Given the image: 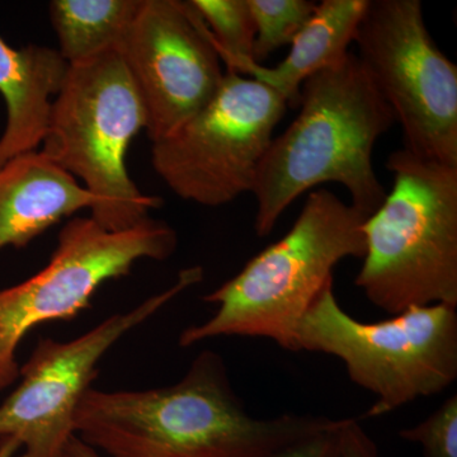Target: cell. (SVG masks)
<instances>
[{
  "label": "cell",
  "instance_id": "5b68a950",
  "mask_svg": "<svg viewBox=\"0 0 457 457\" xmlns=\"http://www.w3.org/2000/svg\"><path fill=\"white\" fill-rule=\"evenodd\" d=\"M146 126L145 107L119 50L69 65L41 153L83 180L96 198L92 218L108 230L137 227L162 204L137 188L126 167L131 140Z\"/></svg>",
  "mask_w": 457,
  "mask_h": 457
},
{
  "label": "cell",
  "instance_id": "ac0fdd59",
  "mask_svg": "<svg viewBox=\"0 0 457 457\" xmlns=\"http://www.w3.org/2000/svg\"><path fill=\"white\" fill-rule=\"evenodd\" d=\"M400 438L420 445L426 457H457V395L414 427L402 429Z\"/></svg>",
  "mask_w": 457,
  "mask_h": 457
},
{
  "label": "cell",
  "instance_id": "8992f818",
  "mask_svg": "<svg viewBox=\"0 0 457 457\" xmlns=\"http://www.w3.org/2000/svg\"><path fill=\"white\" fill-rule=\"evenodd\" d=\"M296 352L332 354L354 384L374 394L369 417L446 390L457 378V306H413L365 323L343 311L333 282L303 315Z\"/></svg>",
  "mask_w": 457,
  "mask_h": 457
},
{
  "label": "cell",
  "instance_id": "6da1fadb",
  "mask_svg": "<svg viewBox=\"0 0 457 457\" xmlns=\"http://www.w3.org/2000/svg\"><path fill=\"white\" fill-rule=\"evenodd\" d=\"M336 420L252 417L220 354L204 351L170 386L117 392L90 386L73 426L80 441L110 457H270Z\"/></svg>",
  "mask_w": 457,
  "mask_h": 457
},
{
  "label": "cell",
  "instance_id": "4fadbf2b",
  "mask_svg": "<svg viewBox=\"0 0 457 457\" xmlns=\"http://www.w3.org/2000/svg\"><path fill=\"white\" fill-rule=\"evenodd\" d=\"M69 64L59 51L42 45L14 49L0 36V93L7 125L0 137V168L16 156L37 152L49 129L54 99Z\"/></svg>",
  "mask_w": 457,
  "mask_h": 457
},
{
  "label": "cell",
  "instance_id": "8fae6325",
  "mask_svg": "<svg viewBox=\"0 0 457 457\" xmlns=\"http://www.w3.org/2000/svg\"><path fill=\"white\" fill-rule=\"evenodd\" d=\"M119 51L153 143L200 112L224 79L212 33L189 0H143Z\"/></svg>",
  "mask_w": 457,
  "mask_h": 457
},
{
  "label": "cell",
  "instance_id": "9a60e30c",
  "mask_svg": "<svg viewBox=\"0 0 457 457\" xmlns=\"http://www.w3.org/2000/svg\"><path fill=\"white\" fill-rule=\"evenodd\" d=\"M143 0H53L50 20L69 65L119 50Z\"/></svg>",
  "mask_w": 457,
  "mask_h": 457
},
{
  "label": "cell",
  "instance_id": "7a4b0ae2",
  "mask_svg": "<svg viewBox=\"0 0 457 457\" xmlns=\"http://www.w3.org/2000/svg\"><path fill=\"white\" fill-rule=\"evenodd\" d=\"M299 107L258 168L252 192L258 237L272 233L295 200L324 183L342 185L352 206L368 218L387 195L376 176L372 152L396 122L395 114L356 54L306 79Z\"/></svg>",
  "mask_w": 457,
  "mask_h": 457
},
{
  "label": "cell",
  "instance_id": "d6986e66",
  "mask_svg": "<svg viewBox=\"0 0 457 457\" xmlns=\"http://www.w3.org/2000/svg\"><path fill=\"white\" fill-rule=\"evenodd\" d=\"M343 420H337L335 425L314 435L308 436L279 450L270 457H341V427ZM64 457H101L97 451L77 441L66 450Z\"/></svg>",
  "mask_w": 457,
  "mask_h": 457
},
{
  "label": "cell",
  "instance_id": "ffe728a7",
  "mask_svg": "<svg viewBox=\"0 0 457 457\" xmlns=\"http://www.w3.org/2000/svg\"><path fill=\"white\" fill-rule=\"evenodd\" d=\"M341 457H381L375 441L356 420H343Z\"/></svg>",
  "mask_w": 457,
  "mask_h": 457
},
{
  "label": "cell",
  "instance_id": "7c38bea8",
  "mask_svg": "<svg viewBox=\"0 0 457 457\" xmlns=\"http://www.w3.org/2000/svg\"><path fill=\"white\" fill-rule=\"evenodd\" d=\"M96 198L44 153L16 156L0 168V251L23 248L35 237Z\"/></svg>",
  "mask_w": 457,
  "mask_h": 457
},
{
  "label": "cell",
  "instance_id": "5bb4252c",
  "mask_svg": "<svg viewBox=\"0 0 457 457\" xmlns=\"http://www.w3.org/2000/svg\"><path fill=\"white\" fill-rule=\"evenodd\" d=\"M370 0H323L314 14L291 44L288 55L275 68L248 62L242 74L275 89L297 107L303 82L312 75L330 68L347 55L354 41Z\"/></svg>",
  "mask_w": 457,
  "mask_h": 457
},
{
  "label": "cell",
  "instance_id": "3957f363",
  "mask_svg": "<svg viewBox=\"0 0 457 457\" xmlns=\"http://www.w3.org/2000/svg\"><path fill=\"white\" fill-rule=\"evenodd\" d=\"M368 216L326 188L311 191L294 227L245 269L204 297L218 312L186 328L179 345L191 347L218 337H255L296 352L297 327L347 257L362 258Z\"/></svg>",
  "mask_w": 457,
  "mask_h": 457
},
{
  "label": "cell",
  "instance_id": "277c9868",
  "mask_svg": "<svg viewBox=\"0 0 457 457\" xmlns=\"http://www.w3.org/2000/svg\"><path fill=\"white\" fill-rule=\"evenodd\" d=\"M392 192L363 222L366 254L356 285L395 315L457 306V167L403 149L390 154Z\"/></svg>",
  "mask_w": 457,
  "mask_h": 457
},
{
  "label": "cell",
  "instance_id": "44dd1931",
  "mask_svg": "<svg viewBox=\"0 0 457 457\" xmlns=\"http://www.w3.org/2000/svg\"><path fill=\"white\" fill-rule=\"evenodd\" d=\"M22 449L21 442L12 436L0 437V457H14L18 451Z\"/></svg>",
  "mask_w": 457,
  "mask_h": 457
},
{
  "label": "cell",
  "instance_id": "9c48e42d",
  "mask_svg": "<svg viewBox=\"0 0 457 457\" xmlns=\"http://www.w3.org/2000/svg\"><path fill=\"white\" fill-rule=\"evenodd\" d=\"M360 62L402 125L405 149L457 167V66L435 44L420 0H370Z\"/></svg>",
  "mask_w": 457,
  "mask_h": 457
},
{
  "label": "cell",
  "instance_id": "e0dca14e",
  "mask_svg": "<svg viewBox=\"0 0 457 457\" xmlns=\"http://www.w3.org/2000/svg\"><path fill=\"white\" fill-rule=\"evenodd\" d=\"M248 4L255 25L253 60L260 65L275 51L293 44L318 5L308 0H248Z\"/></svg>",
  "mask_w": 457,
  "mask_h": 457
},
{
  "label": "cell",
  "instance_id": "2e32d148",
  "mask_svg": "<svg viewBox=\"0 0 457 457\" xmlns=\"http://www.w3.org/2000/svg\"><path fill=\"white\" fill-rule=\"evenodd\" d=\"M212 33L228 71L242 73L254 62L255 25L248 0H189Z\"/></svg>",
  "mask_w": 457,
  "mask_h": 457
},
{
  "label": "cell",
  "instance_id": "ba28073f",
  "mask_svg": "<svg viewBox=\"0 0 457 457\" xmlns=\"http://www.w3.org/2000/svg\"><path fill=\"white\" fill-rule=\"evenodd\" d=\"M287 107L275 89L228 71L200 112L153 143V167L182 200L210 207L231 203L253 192Z\"/></svg>",
  "mask_w": 457,
  "mask_h": 457
},
{
  "label": "cell",
  "instance_id": "52a82bcc",
  "mask_svg": "<svg viewBox=\"0 0 457 457\" xmlns=\"http://www.w3.org/2000/svg\"><path fill=\"white\" fill-rule=\"evenodd\" d=\"M177 245L176 230L150 218L120 231L108 230L92 216L66 222L46 267L0 291V390L20 378L17 348L29 330L71 320L88 308L104 282L129 275L141 260H168Z\"/></svg>",
  "mask_w": 457,
  "mask_h": 457
},
{
  "label": "cell",
  "instance_id": "30bf717a",
  "mask_svg": "<svg viewBox=\"0 0 457 457\" xmlns=\"http://www.w3.org/2000/svg\"><path fill=\"white\" fill-rule=\"evenodd\" d=\"M203 278L201 267L180 270L167 290L131 311L104 319L71 341L41 338L20 368L21 384L0 405V437H16L23 449L21 457H62L75 436V409L97 376L102 357L123 336Z\"/></svg>",
  "mask_w": 457,
  "mask_h": 457
}]
</instances>
